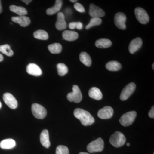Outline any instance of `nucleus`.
Segmentation results:
<instances>
[{"label": "nucleus", "mask_w": 154, "mask_h": 154, "mask_svg": "<svg viewBox=\"0 0 154 154\" xmlns=\"http://www.w3.org/2000/svg\"><path fill=\"white\" fill-rule=\"evenodd\" d=\"M58 74L60 76H63L67 73L68 69L65 64L59 63L57 65Z\"/></svg>", "instance_id": "c85d7f7f"}, {"label": "nucleus", "mask_w": 154, "mask_h": 154, "mask_svg": "<svg viewBox=\"0 0 154 154\" xmlns=\"http://www.w3.org/2000/svg\"><path fill=\"white\" fill-rule=\"evenodd\" d=\"M31 111L33 116L39 119L44 118L47 115V110L45 108L37 103H34L32 105Z\"/></svg>", "instance_id": "423d86ee"}, {"label": "nucleus", "mask_w": 154, "mask_h": 154, "mask_svg": "<svg viewBox=\"0 0 154 154\" xmlns=\"http://www.w3.org/2000/svg\"><path fill=\"white\" fill-rule=\"evenodd\" d=\"M137 116L135 111H129L122 116L119 119V122L123 126H128L132 124Z\"/></svg>", "instance_id": "20e7f679"}, {"label": "nucleus", "mask_w": 154, "mask_h": 154, "mask_svg": "<svg viewBox=\"0 0 154 154\" xmlns=\"http://www.w3.org/2000/svg\"><path fill=\"white\" fill-rule=\"evenodd\" d=\"M142 44V40L140 37H137L134 39L131 42L128 47L130 53L134 54L141 47Z\"/></svg>", "instance_id": "4468645a"}, {"label": "nucleus", "mask_w": 154, "mask_h": 154, "mask_svg": "<svg viewBox=\"0 0 154 154\" xmlns=\"http://www.w3.org/2000/svg\"><path fill=\"white\" fill-rule=\"evenodd\" d=\"M2 4H1V1H0V14L2 12Z\"/></svg>", "instance_id": "4c0bfd02"}, {"label": "nucleus", "mask_w": 154, "mask_h": 154, "mask_svg": "<svg viewBox=\"0 0 154 154\" xmlns=\"http://www.w3.org/2000/svg\"><path fill=\"white\" fill-rule=\"evenodd\" d=\"M154 64H152V69H154Z\"/></svg>", "instance_id": "37998d69"}, {"label": "nucleus", "mask_w": 154, "mask_h": 154, "mask_svg": "<svg viewBox=\"0 0 154 154\" xmlns=\"http://www.w3.org/2000/svg\"><path fill=\"white\" fill-rule=\"evenodd\" d=\"M112 42L107 38H100L96 42L95 45L100 48H105L110 47L112 45Z\"/></svg>", "instance_id": "4be33fe9"}, {"label": "nucleus", "mask_w": 154, "mask_h": 154, "mask_svg": "<svg viewBox=\"0 0 154 154\" xmlns=\"http://www.w3.org/2000/svg\"><path fill=\"white\" fill-rule=\"evenodd\" d=\"M3 100L10 108L16 109L18 106V102L16 98L10 93H5L3 95Z\"/></svg>", "instance_id": "9d476101"}, {"label": "nucleus", "mask_w": 154, "mask_h": 154, "mask_svg": "<svg viewBox=\"0 0 154 154\" xmlns=\"http://www.w3.org/2000/svg\"><path fill=\"white\" fill-rule=\"evenodd\" d=\"M48 48L50 52L54 54L60 53L62 50L61 45L58 43H53V44L50 45Z\"/></svg>", "instance_id": "a878e982"}, {"label": "nucleus", "mask_w": 154, "mask_h": 154, "mask_svg": "<svg viewBox=\"0 0 154 154\" xmlns=\"http://www.w3.org/2000/svg\"><path fill=\"white\" fill-rule=\"evenodd\" d=\"M136 89V85L134 83H130L127 85L122 91L120 99L122 101H125L129 98Z\"/></svg>", "instance_id": "6e6552de"}, {"label": "nucleus", "mask_w": 154, "mask_h": 154, "mask_svg": "<svg viewBox=\"0 0 154 154\" xmlns=\"http://www.w3.org/2000/svg\"><path fill=\"white\" fill-rule=\"evenodd\" d=\"M0 52L9 57L12 56L14 54V51L8 44L0 45Z\"/></svg>", "instance_id": "cd10ccee"}, {"label": "nucleus", "mask_w": 154, "mask_h": 154, "mask_svg": "<svg viewBox=\"0 0 154 154\" xmlns=\"http://www.w3.org/2000/svg\"><path fill=\"white\" fill-rule=\"evenodd\" d=\"M104 148V140L101 138H98L88 145L87 146V150L89 152L93 153L102 151Z\"/></svg>", "instance_id": "7ed1b4c3"}, {"label": "nucleus", "mask_w": 154, "mask_h": 154, "mask_svg": "<svg viewBox=\"0 0 154 154\" xmlns=\"http://www.w3.org/2000/svg\"><path fill=\"white\" fill-rule=\"evenodd\" d=\"M2 103H1V102H0V108H1V107H2Z\"/></svg>", "instance_id": "79ce46f5"}, {"label": "nucleus", "mask_w": 154, "mask_h": 154, "mask_svg": "<svg viewBox=\"0 0 154 154\" xmlns=\"http://www.w3.org/2000/svg\"><path fill=\"white\" fill-rule=\"evenodd\" d=\"M22 2L27 4V5H28L29 3L32 2V1L31 0H22Z\"/></svg>", "instance_id": "c9c22d12"}, {"label": "nucleus", "mask_w": 154, "mask_h": 154, "mask_svg": "<svg viewBox=\"0 0 154 154\" xmlns=\"http://www.w3.org/2000/svg\"><path fill=\"white\" fill-rule=\"evenodd\" d=\"M55 27L59 30H62L66 28L67 25L63 13L59 12L57 15V20L56 22Z\"/></svg>", "instance_id": "2eb2a0df"}, {"label": "nucleus", "mask_w": 154, "mask_h": 154, "mask_svg": "<svg viewBox=\"0 0 154 154\" xmlns=\"http://www.w3.org/2000/svg\"><path fill=\"white\" fill-rule=\"evenodd\" d=\"M78 30H82L83 28V24L82 22H77V26L76 28Z\"/></svg>", "instance_id": "f704fd0d"}, {"label": "nucleus", "mask_w": 154, "mask_h": 154, "mask_svg": "<svg viewBox=\"0 0 154 154\" xmlns=\"http://www.w3.org/2000/svg\"><path fill=\"white\" fill-rule=\"evenodd\" d=\"M113 110L110 106H105L100 109L98 113V116L102 119H108L113 116Z\"/></svg>", "instance_id": "f8f14e48"}, {"label": "nucleus", "mask_w": 154, "mask_h": 154, "mask_svg": "<svg viewBox=\"0 0 154 154\" xmlns=\"http://www.w3.org/2000/svg\"><path fill=\"white\" fill-rule=\"evenodd\" d=\"M33 36L36 39L40 40H47L48 38V35L46 31L44 30H36L33 33Z\"/></svg>", "instance_id": "bb28decb"}, {"label": "nucleus", "mask_w": 154, "mask_h": 154, "mask_svg": "<svg viewBox=\"0 0 154 154\" xmlns=\"http://www.w3.org/2000/svg\"><path fill=\"white\" fill-rule=\"evenodd\" d=\"M80 60L82 63L84 64L86 66H91L92 64V60L90 56L85 52L81 53L79 55Z\"/></svg>", "instance_id": "393cba45"}, {"label": "nucleus", "mask_w": 154, "mask_h": 154, "mask_svg": "<svg viewBox=\"0 0 154 154\" xmlns=\"http://www.w3.org/2000/svg\"><path fill=\"white\" fill-rule=\"evenodd\" d=\"M10 11L16 13L19 16H24L28 14L27 10L25 8L20 6L12 5L10 7Z\"/></svg>", "instance_id": "b1692460"}, {"label": "nucleus", "mask_w": 154, "mask_h": 154, "mask_svg": "<svg viewBox=\"0 0 154 154\" xmlns=\"http://www.w3.org/2000/svg\"><path fill=\"white\" fill-rule=\"evenodd\" d=\"M102 20L100 18H92L91 19L90 23L86 26V29H89L94 26L100 25L102 23Z\"/></svg>", "instance_id": "c756f323"}, {"label": "nucleus", "mask_w": 154, "mask_h": 154, "mask_svg": "<svg viewBox=\"0 0 154 154\" xmlns=\"http://www.w3.org/2000/svg\"><path fill=\"white\" fill-rule=\"evenodd\" d=\"M70 1L71 2H73V3L75 2H77V0H70Z\"/></svg>", "instance_id": "ea45409f"}, {"label": "nucleus", "mask_w": 154, "mask_h": 154, "mask_svg": "<svg viewBox=\"0 0 154 154\" xmlns=\"http://www.w3.org/2000/svg\"><path fill=\"white\" fill-rule=\"evenodd\" d=\"M56 154H69V149L66 146H58L56 150Z\"/></svg>", "instance_id": "7c9ffc66"}, {"label": "nucleus", "mask_w": 154, "mask_h": 154, "mask_svg": "<svg viewBox=\"0 0 154 154\" xmlns=\"http://www.w3.org/2000/svg\"><path fill=\"white\" fill-rule=\"evenodd\" d=\"M135 15L138 22L142 24H146L149 22V17L145 10L141 8L135 9Z\"/></svg>", "instance_id": "0eeeda50"}, {"label": "nucleus", "mask_w": 154, "mask_h": 154, "mask_svg": "<svg viewBox=\"0 0 154 154\" xmlns=\"http://www.w3.org/2000/svg\"><path fill=\"white\" fill-rule=\"evenodd\" d=\"M77 22H72L69 24V27L70 29H74L77 28Z\"/></svg>", "instance_id": "473e14b6"}, {"label": "nucleus", "mask_w": 154, "mask_h": 154, "mask_svg": "<svg viewBox=\"0 0 154 154\" xmlns=\"http://www.w3.org/2000/svg\"><path fill=\"white\" fill-rule=\"evenodd\" d=\"M75 117L81 121L84 126L91 125L95 122V119L91 113L88 111L78 108L74 111Z\"/></svg>", "instance_id": "f257e3e1"}, {"label": "nucleus", "mask_w": 154, "mask_h": 154, "mask_svg": "<svg viewBox=\"0 0 154 154\" xmlns=\"http://www.w3.org/2000/svg\"><path fill=\"white\" fill-rule=\"evenodd\" d=\"M62 4L63 1L61 0H56L54 5L46 10V14L48 15H52L59 12L61 8Z\"/></svg>", "instance_id": "412c9836"}, {"label": "nucleus", "mask_w": 154, "mask_h": 154, "mask_svg": "<svg viewBox=\"0 0 154 154\" xmlns=\"http://www.w3.org/2000/svg\"><path fill=\"white\" fill-rule=\"evenodd\" d=\"M106 68L110 71H118L122 68L121 64L116 61H111L106 64Z\"/></svg>", "instance_id": "5701e85b"}, {"label": "nucleus", "mask_w": 154, "mask_h": 154, "mask_svg": "<svg viewBox=\"0 0 154 154\" xmlns=\"http://www.w3.org/2000/svg\"><path fill=\"white\" fill-rule=\"evenodd\" d=\"M26 71L28 74L34 76H39L42 74L41 69L35 63L28 64L26 68Z\"/></svg>", "instance_id": "ddd939ff"}, {"label": "nucleus", "mask_w": 154, "mask_h": 154, "mask_svg": "<svg viewBox=\"0 0 154 154\" xmlns=\"http://www.w3.org/2000/svg\"><path fill=\"white\" fill-rule=\"evenodd\" d=\"M89 96L91 98L96 100H101L103 97L101 91L96 87H93L89 90Z\"/></svg>", "instance_id": "aec40b11"}, {"label": "nucleus", "mask_w": 154, "mask_h": 154, "mask_svg": "<svg viewBox=\"0 0 154 154\" xmlns=\"http://www.w3.org/2000/svg\"><path fill=\"white\" fill-rule=\"evenodd\" d=\"M11 20L23 27H27L30 23V18L25 16L12 17Z\"/></svg>", "instance_id": "dca6fc26"}, {"label": "nucleus", "mask_w": 154, "mask_h": 154, "mask_svg": "<svg viewBox=\"0 0 154 154\" xmlns=\"http://www.w3.org/2000/svg\"><path fill=\"white\" fill-rule=\"evenodd\" d=\"M126 145L128 146H129L130 145V143H127Z\"/></svg>", "instance_id": "a19ab883"}, {"label": "nucleus", "mask_w": 154, "mask_h": 154, "mask_svg": "<svg viewBox=\"0 0 154 154\" xmlns=\"http://www.w3.org/2000/svg\"><path fill=\"white\" fill-rule=\"evenodd\" d=\"M72 92L69 93L67 98L69 102L79 103L82 99V95L80 88L76 85H74L72 88Z\"/></svg>", "instance_id": "39448f33"}, {"label": "nucleus", "mask_w": 154, "mask_h": 154, "mask_svg": "<svg viewBox=\"0 0 154 154\" xmlns=\"http://www.w3.org/2000/svg\"><path fill=\"white\" fill-rule=\"evenodd\" d=\"M16 141L12 139H6L0 142V147L4 149H13L16 146Z\"/></svg>", "instance_id": "6ab92c4d"}, {"label": "nucleus", "mask_w": 154, "mask_h": 154, "mask_svg": "<svg viewBox=\"0 0 154 154\" xmlns=\"http://www.w3.org/2000/svg\"><path fill=\"white\" fill-rule=\"evenodd\" d=\"M79 154H90L88 153H87V152H80V153Z\"/></svg>", "instance_id": "58836bf2"}, {"label": "nucleus", "mask_w": 154, "mask_h": 154, "mask_svg": "<svg viewBox=\"0 0 154 154\" xmlns=\"http://www.w3.org/2000/svg\"><path fill=\"white\" fill-rule=\"evenodd\" d=\"M74 7L75 9L79 13H84L85 12V8H84L82 5H81L80 3H76Z\"/></svg>", "instance_id": "2f4dec72"}, {"label": "nucleus", "mask_w": 154, "mask_h": 154, "mask_svg": "<svg viewBox=\"0 0 154 154\" xmlns=\"http://www.w3.org/2000/svg\"><path fill=\"white\" fill-rule=\"evenodd\" d=\"M3 59H4V57H3V55L0 54V62L2 61Z\"/></svg>", "instance_id": "e433bc0d"}, {"label": "nucleus", "mask_w": 154, "mask_h": 154, "mask_svg": "<svg viewBox=\"0 0 154 154\" xmlns=\"http://www.w3.org/2000/svg\"><path fill=\"white\" fill-rule=\"evenodd\" d=\"M149 116L150 118H154V107L153 106L152 107L151 109L150 110V111L149 112Z\"/></svg>", "instance_id": "72a5a7b5"}, {"label": "nucleus", "mask_w": 154, "mask_h": 154, "mask_svg": "<svg viewBox=\"0 0 154 154\" xmlns=\"http://www.w3.org/2000/svg\"><path fill=\"white\" fill-rule=\"evenodd\" d=\"M89 14L92 18H100L105 16V13L101 8L95 5L94 4H91L90 5Z\"/></svg>", "instance_id": "9b49d317"}, {"label": "nucleus", "mask_w": 154, "mask_h": 154, "mask_svg": "<svg viewBox=\"0 0 154 154\" xmlns=\"http://www.w3.org/2000/svg\"><path fill=\"white\" fill-rule=\"evenodd\" d=\"M40 141L41 144L46 148H48L51 145L49 140V133L47 129L43 130L40 135Z\"/></svg>", "instance_id": "f3484780"}, {"label": "nucleus", "mask_w": 154, "mask_h": 154, "mask_svg": "<svg viewBox=\"0 0 154 154\" xmlns=\"http://www.w3.org/2000/svg\"><path fill=\"white\" fill-rule=\"evenodd\" d=\"M126 17L125 14L121 12L117 13L114 17V23L119 29L125 30L126 29Z\"/></svg>", "instance_id": "1a4fd4ad"}, {"label": "nucleus", "mask_w": 154, "mask_h": 154, "mask_svg": "<svg viewBox=\"0 0 154 154\" xmlns=\"http://www.w3.org/2000/svg\"><path fill=\"white\" fill-rule=\"evenodd\" d=\"M62 36L65 40L68 41H73L78 38L79 34L75 31L66 30L63 33Z\"/></svg>", "instance_id": "a211bd4d"}, {"label": "nucleus", "mask_w": 154, "mask_h": 154, "mask_svg": "<svg viewBox=\"0 0 154 154\" xmlns=\"http://www.w3.org/2000/svg\"><path fill=\"white\" fill-rule=\"evenodd\" d=\"M126 142V138L122 133L116 131L110 136V144L115 147H120L124 145Z\"/></svg>", "instance_id": "f03ea898"}]
</instances>
